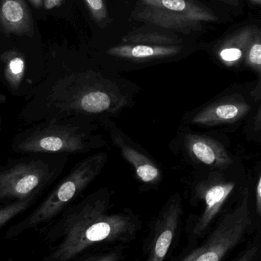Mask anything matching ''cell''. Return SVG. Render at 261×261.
Returning a JSON list of instances; mask_svg holds the SVG:
<instances>
[{
    "instance_id": "6da1fadb",
    "label": "cell",
    "mask_w": 261,
    "mask_h": 261,
    "mask_svg": "<svg viewBox=\"0 0 261 261\" xmlns=\"http://www.w3.org/2000/svg\"><path fill=\"white\" fill-rule=\"evenodd\" d=\"M111 196L107 188L90 195L64 215L62 241L49 261H69L100 244H129L142 228L137 215L129 210L110 212Z\"/></svg>"
},
{
    "instance_id": "7a4b0ae2",
    "label": "cell",
    "mask_w": 261,
    "mask_h": 261,
    "mask_svg": "<svg viewBox=\"0 0 261 261\" xmlns=\"http://www.w3.org/2000/svg\"><path fill=\"white\" fill-rule=\"evenodd\" d=\"M68 94H55L58 106L87 115L119 116L133 107L139 86L119 73L88 70L73 76Z\"/></svg>"
},
{
    "instance_id": "3957f363",
    "label": "cell",
    "mask_w": 261,
    "mask_h": 261,
    "mask_svg": "<svg viewBox=\"0 0 261 261\" xmlns=\"http://www.w3.org/2000/svg\"><path fill=\"white\" fill-rule=\"evenodd\" d=\"M242 167L235 165L225 170L196 172L190 186V199L195 206L200 204L199 214L191 215L185 225L188 249L199 244L211 231L215 221L236 192H243L246 179Z\"/></svg>"
},
{
    "instance_id": "277c9868",
    "label": "cell",
    "mask_w": 261,
    "mask_h": 261,
    "mask_svg": "<svg viewBox=\"0 0 261 261\" xmlns=\"http://www.w3.org/2000/svg\"><path fill=\"white\" fill-rule=\"evenodd\" d=\"M130 18L188 35L217 21L218 16L197 0H137Z\"/></svg>"
},
{
    "instance_id": "5b68a950",
    "label": "cell",
    "mask_w": 261,
    "mask_h": 261,
    "mask_svg": "<svg viewBox=\"0 0 261 261\" xmlns=\"http://www.w3.org/2000/svg\"><path fill=\"white\" fill-rule=\"evenodd\" d=\"M252 225L248 190L237 205L212 227L201 245L190 248L176 261H222L243 242Z\"/></svg>"
},
{
    "instance_id": "8992f818",
    "label": "cell",
    "mask_w": 261,
    "mask_h": 261,
    "mask_svg": "<svg viewBox=\"0 0 261 261\" xmlns=\"http://www.w3.org/2000/svg\"><path fill=\"white\" fill-rule=\"evenodd\" d=\"M107 160V153L103 152L79 163L30 216L9 230V234L16 236L55 217L100 174Z\"/></svg>"
},
{
    "instance_id": "52a82bcc",
    "label": "cell",
    "mask_w": 261,
    "mask_h": 261,
    "mask_svg": "<svg viewBox=\"0 0 261 261\" xmlns=\"http://www.w3.org/2000/svg\"><path fill=\"white\" fill-rule=\"evenodd\" d=\"M171 146L196 172L225 170L237 165L228 143L222 137L199 133L188 125L181 126Z\"/></svg>"
},
{
    "instance_id": "ba28073f",
    "label": "cell",
    "mask_w": 261,
    "mask_h": 261,
    "mask_svg": "<svg viewBox=\"0 0 261 261\" xmlns=\"http://www.w3.org/2000/svg\"><path fill=\"white\" fill-rule=\"evenodd\" d=\"M260 85L257 88L231 89L205 105L188 113L184 117L185 125L215 128L235 125L247 119L260 105Z\"/></svg>"
},
{
    "instance_id": "9c48e42d",
    "label": "cell",
    "mask_w": 261,
    "mask_h": 261,
    "mask_svg": "<svg viewBox=\"0 0 261 261\" xmlns=\"http://www.w3.org/2000/svg\"><path fill=\"white\" fill-rule=\"evenodd\" d=\"M183 214L182 196L180 193H175L150 225L148 236L144 242V261L165 260L182 223Z\"/></svg>"
},
{
    "instance_id": "30bf717a",
    "label": "cell",
    "mask_w": 261,
    "mask_h": 261,
    "mask_svg": "<svg viewBox=\"0 0 261 261\" xmlns=\"http://www.w3.org/2000/svg\"><path fill=\"white\" fill-rule=\"evenodd\" d=\"M49 175V167L41 161L21 163L0 172V201L30 199Z\"/></svg>"
},
{
    "instance_id": "8fae6325",
    "label": "cell",
    "mask_w": 261,
    "mask_h": 261,
    "mask_svg": "<svg viewBox=\"0 0 261 261\" xmlns=\"http://www.w3.org/2000/svg\"><path fill=\"white\" fill-rule=\"evenodd\" d=\"M185 51L186 47L184 44L150 45L120 43L109 47L106 55L116 61L117 70H128L180 58Z\"/></svg>"
},
{
    "instance_id": "7c38bea8",
    "label": "cell",
    "mask_w": 261,
    "mask_h": 261,
    "mask_svg": "<svg viewBox=\"0 0 261 261\" xmlns=\"http://www.w3.org/2000/svg\"><path fill=\"white\" fill-rule=\"evenodd\" d=\"M86 146L85 137L78 128L51 125L32 134L18 149L31 153H58L81 151Z\"/></svg>"
},
{
    "instance_id": "4fadbf2b",
    "label": "cell",
    "mask_w": 261,
    "mask_h": 261,
    "mask_svg": "<svg viewBox=\"0 0 261 261\" xmlns=\"http://www.w3.org/2000/svg\"><path fill=\"white\" fill-rule=\"evenodd\" d=\"M110 138L123 158L133 167L139 179L149 185H156L162 178L160 169L145 149L126 135L111 121L105 122Z\"/></svg>"
},
{
    "instance_id": "5bb4252c",
    "label": "cell",
    "mask_w": 261,
    "mask_h": 261,
    "mask_svg": "<svg viewBox=\"0 0 261 261\" xmlns=\"http://www.w3.org/2000/svg\"><path fill=\"white\" fill-rule=\"evenodd\" d=\"M260 29L247 25L226 37L214 49V55L220 64L230 69L244 66V59L248 46Z\"/></svg>"
},
{
    "instance_id": "9a60e30c",
    "label": "cell",
    "mask_w": 261,
    "mask_h": 261,
    "mask_svg": "<svg viewBox=\"0 0 261 261\" xmlns=\"http://www.w3.org/2000/svg\"><path fill=\"white\" fill-rule=\"evenodd\" d=\"M0 27L6 35L33 36V18L25 0H0Z\"/></svg>"
},
{
    "instance_id": "2e32d148",
    "label": "cell",
    "mask_w": 261,
    "mask_h": 261,
    "mask_svg": "<svg viewBox=\"0 0 261 261\" xmlns=\"http://www.w3.org/2000/svg\"><path fill=\"white\" fill-rule=\"evenodd\" d=\"M121 44H142L150 45L183 44V38L177 33L145 24L124 35Z\"/></svg>"
},
{
    "instance_id": "e0dca14e",
    "label": "cell",
    "mask_w": 261,
    "mask_h": 261,
    "mask_svg": "<svg viewBox=\"0 0 261 261\" xmlns=\"http://www.w3.org/2000/svg\"><path fill=\"white\" fill-rule=\"evenodd\" d=\"M0 58L4 63L5 77L8 84L12 88H18L26 72L24 57L19 52L9 50L3 53Z\"/></svg>"
},
{
    "instance_id": "ac0fdd59",
    "label": "cell",
    "mask_w": 261,
    "mask_h": 261,
    "mask_svg": "<svg viewBox=\"0 0 261 261\" xmlns=\"http://www.w3.org/2000/svg\"><path fill=\"white\" fill-rule=\"evenodd\" d=\"M244 67L253 70L260 77L261 73V34L257 32L248 46L244 59Z\"/></svg>"
},
{
    "instance_id": "d6986e66",
    "label": "cell",
    "mask_w": 261,
    "mask_h": 261,
    "mask_svg": "<svg viewBox=\"0 0 261 261\" xmlns=\"http://www.w3.org/2000/svg\"><path fill=\"white\" fill-rule=\"evenodd\" d=\"M95 22L101 28H106L110 21L108 10L104 0H84Z\"/></svg>"
},
{
    "instance_id": "ffe728a7",
    "label": "cell",
    "mask_w": 261,
    "mask_h": 261,
    "mask_svg": "<svg viewBox=\"0 0 261 261\" xmlns=\"http://www.w3.org/2000/svg\"><path fill=\"white\" fill-rule=\"evenodd\" d=\"M32 198L25 200L15 201L12 203L0 208V228L15 216L24 212L30 205Z\"/></svg>"
},
{
    "instance_id": "44dd1931",
    "label": "cell",
    "mask_w": 261,
    "mask_h": 261,
    "mask_svg": "<svg viewBox=\"0 0 261 261\" xmlns=\"http://www.w3.org/2000/svg\"><path fill=\"white\" fill-rule=\"evenodd\" d=\"M260 252V242L254 240L234 261H257Z\"/></svg>"
},
{
    "instance_id": "7402d4cb",
    "label": "cell",
    "mask_w": 261,
    "mask_h": 261,
    "mask_svg": "<svg viewBox=\"0 0 261 261\" xmlns=\"http://www.w3.org/2000/svg\"><path fill=\"white\" fill-rule=\"evenodd\" d=\"M124 257V247L117 245L111 251L104 253L87 261H121Z\"/></svg>"
},
{
    "instance_id": "603a6c76",
    "label": "cell",
    "mask_w": 261,
    "mask_h": 261,
    "mask_svg": "<svg viewBox=\"0 0 261 261\" xmlns=\"http://www.w3.org/2000/svg\"><path fill=\"white\" fill-rule=\"evenodd\" d=\"M255 204L256 212L257 215L260 216L261 215V176L260 174L258 175V179H257V186H256L255 190Z\"/></svg>"
},
{
    "instance_id": "cb8c5ba5",
    "label": "cell",
    "mask_w": 261,
    "mask_h": 261,
    "mask_svg": "<svg viewBox=\"0 0 261 261\" xmlns=\"http://www.w3.org/2000/svg\"><path fill=\"white\" fill-rule=\"evenodd\" d=\"M63 0H43V6L45 9H52L58 7L62 3Z\"/></svg>"
},
{
    "instance_id": "d4e9b609",
    "label": "cell",
    "mask_w": 261,
    "mask_h": 261,
    "mask_svg": "<svg viewBox=\"0 0 261 261\" xmlns=\"http://www.w3.org/2000/svg\"><path fill=\"white\" fill-rule=\"evenodd\" d=\"M29 1L36 9H39L43 6V0H29Z\"/></svg>"
},
{
    "instance_id": "484cf974",
    "label": "cell",
    "mask_w": 261,
    "mask_h": 261,
    "mask_svg": "<svg viewBox=\"0 0 261 261\" xmlns=\"http://www.w3.org/2000/svg\"><path fill=\"white\" fill-rule=\"evenodd\" d=\"M220 1L223 2L224 3H226V4L230 5V6H234V7H237V6H239V0H220Z\"/></svg>"
},
{
    "instance_id": "4316f807",
    "label": "cell",
    "mask_w": 261,
    "mask_h": 261,
    "mask_svg": "<svg viewBox=\"0 0 261 261\" xmlns=\"http://www.w3.org/2000/svg\"><path fill=\"white\" fill-rule=\"evenodd\" d=\"M253 4L257 5V6H260L261 0H250Z\"/></svg>"
}]
</instances>
